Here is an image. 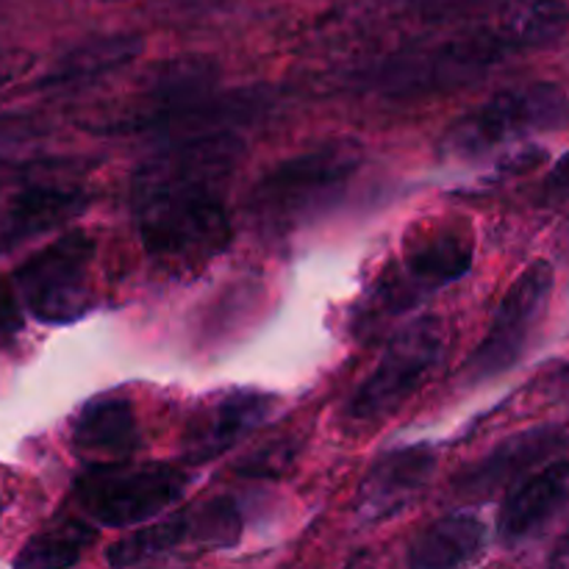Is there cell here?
Returning a JSON list of instances; mask_svg holds the SVG:
<instances>
[{
    "label": "cell",
    "instance_id": "cell-1",
    "mask_svg": "<svg viewBox=\"0 0 569 569\" xmlns=\"http://www.w3.org/2000/svg\"><path fill=\"white\" fill-rule=\"evenodd\" d=\"M239 156L237 133L200 131L167 144L139 167L133 200L148 256L170 267H194L231 242L222 187Z\"/></svg>",
    "mask_w": 569,
    "mask_h": 569
},
{
    "label": "cell",
    "instance_id": "cell-2",
    "mask_svg": "<svg viewBox=\"0 0 569 569\" xmlns=\"http://www.w3.org/2000/svg\"><path fill=\"white\" fill-rule=\"evenodd\" d=\"M569 28L565 0H526L509 14L465 28L448 39L387 61L370 76V87L389 98H422L470 83L515 56L559 42Z\"/></svg>",
    "mask_w": 569,
    "mask_h": 569
},
{
    "label": "cell",
    "instance_id": "cell-3",
    "mask_svg": "<svg viewBox=\"0 0 569 569\" xmlns=\"http://www.w3.org/2000/svg\"><path fill=\"white\" fill-rule=\"evenodd\" d=\"M217 78L220 67L203 56L159 61L128 92L103 106L89 120V131L103 137H137L192 122L194 114L209 106Z\"/></svg>",
    "mask_w": 569,
    "mask_h": 569
},
{
    "label": "cell",
    "instance_id": "cell-4",
    "mask_svg": "<svg viewBox=\"0 0 569 569\" xmlns=\"http://www.w3.org/2000/svg\"><path fill=\"white\" fill-rule=\"evenodd\" d=\"M359 164L361 153L350 142L303 150L256 181L248 198L250 217L270 231H289L342 194Z\"/></svg>",
    "mask_w": 569,
    "mask_h": 569
},
{
    "label": "cell",
    "instance_id": "cell-5",
    "mask_svg": "<svg viewBox=\"0 0 569 569\" xmlns=\"http://www.w3.org/2000/svg\"><path fill=\"white\" fill-rule=\"evenodd\" d=\"M569 126V94L559 83L533 81L500 89L481 106L467 111L442 139V153L456 161H472L506 144L561 131Z\"/></svg>",
    "mask_w": 569,
    "mask_h": 569
},
{
    "label": "cell",
    "instance_id": "cell-6",
    "mask_svg": "<svg viewBox=\"0 0 569 569\" xmlns=\"http://www.w3.org/2000/svg\"><path fill=\"white\" fill-rule=\"evenodd\" d=\"M442 345L445 333L437 317H422L406 326L383 350L376 370L353 389L345 403V420L353 426H372L398 415L437 370Z\"/></svg>",
    "mask_w": 569,
    "mask_h": 569
},
{
    "label": "cell",
    "instance_id": "cell-7",
    "mask_svg": "<svg viewBox=\"0 0 569 569\" xmlns=\"http://www.w3.org/2000/svg\"><path fill=\"white\" fill-rule=\"evenodd\" d=\"M187 489V476L172 465H126L109 461L81 472L76 500L94 526H142L176 503Z\"/></svg>",
    "mask_w": 569,
    "mask_h": 569
},
{
    "label": "cell",
    "instance_id": "cell-8",
    "mask_svg": "<svg viewBox=\"0 0 569 569\" xmlns=\"http://www.w3.org/2000/svg\"><path fill=\"white\" fill-rule=\"evenodd\" d=\"M94 259L92 237L72 231L33 253L14 272V289L22 306L48 326H61L87 315L89 267Z\"/></svg>",
    "mask_w": 569,
    "mask_h": 569
},
{
    "label": "cell",
    "instance_id": "cell-9",
    "mask_svg": "<svg viewBox=\"0 0 569 569\" xmlns=\"http://www.w3.org/2000/svg\"><path fill=\"white\" fill-rule=\"evenodd\" d=\"M553 292V267L550 261L537 259L522 270V276L511 283L506 298L500 300L487 337L467 361V376L472 381L495 378L509 370L526 350L528 337L548 309Z\"/></svg>",
    "mask_w": 569,
    "mask_h": 569
},
{
    "label": "cell",
    "instance_id": "cell-10",
    "mask_svg": "<svg viewBox=\"0 0 569 569\" xmlns=\"http://www.w3.org/2000/svg\"><path fill=\"white\" fill-rule=\"evenodd\" d=\"M569 515V459L545 465L509 492L498 515V537L506 548H520L545 537Z\"/></svg>",
    "mask_w": 569,
    "mask_h": 569
},
{
    "label": "cell",
    "instance_id": "cell-11",
    "mask_svg": "<svg viewBox=\"0 0 569 569\" xmlns=\"http://www.w3.org/2000/svg\"><path fill=\"white\" fill-rule=\"evenodd\" d=\"M437 470V453L428 445L392 450L372 465L356 495V515L367 526H381L409 509Z\"/></svg>",
    "mask_w": 569,
    "mask_h": 569
},
{
    "label": "cell",
    "instance_id": "cell-12",
    "mask_svg": "<svg viewBox=\"0 0 569 569\" xmlns=\"http://www.w3.org/2000/svg\"><path fill=\"white\" fill-rule=\"evenodd\" d=\"M276 409V398L264 392H228L209 406L194 411L183 428L181 453L192 465H206L226 456L233 445L242 442L250 431L267 420Z\"/></svg>",
    "mask_w": 569,
    "mask_h": 569
},
{
    "label": "cell",
    "instance_id": "cell-13",
    "mask_svg": "<svg viewBox=\"0 0 569 569\" xmlns=\"http://www.w3.org/2000/svg\"><path fill=\"white\" fill-rule=\"evenodd\" d=\"M565 445L567 437L559 428H531V431L515 433L498 448L489 450L487 456H481L476 465L467 467L456 478V489L461 495H470V498L498 492V489L520 481L526 472L542 465L545 459H553Z\"/></svg>",
    "mask_w": 569,
    "mask_h": 569
},
{
    "label": "cell",
    "instance_id": "cell-14",
    "mask_svg": "<svg viewBox=\"0 0 569 569\" xmlns=\"http://www.w3.org/2000/svg\"><path fill=\"white\" fill-rule=\"evenodd\" d=\"M89 198L72 187H31L17 192L0 214V253L17 248L26 239L64 226L83 211Z\"/></svg>",
    "mask_w": 569,
    "mask_h": 569
},
{
    "label": "cell",
    "instance_id": "cell-15",
    "mask_svg": "<svg viewBox=\"0 0 569 569\" xmlns=\"http://www.w3.org/2000/svg\"><path fill=\"white\" fill-rule=\"evenodd\" d=\"M72 442L81 453L109 461H126L139 448V422L131 400L100 395L89 400L72 426Z\"/></svg>",
    "mask_w": 569,
    "mask_h": 569
},
{
    "label": "cell",
    "instance_id": "cell-16",
    "mask_svg": "<svg viewBox=\"0 0 569 569\" xmlns=\"http://www.w3.org/2000/svg\"><path fill=\"white\" fill-rule=\"evenodd\" d=\"M142 53V39L137 33H109L76 44L64 56L50 64V70L39 78V89H76L92 83L98 78L111 76L128 61Z\"/></svg>",
    "mask_w": 569,
    "mask_h": 569
},
{
    "label": "cell",
    "instance_id": "cell-17",
    "mask_svg": "<svg viewBox=\"0 0 569 569\" xmlns=\"http://www.w3.org/2000/svg\"><path fill=\"white\" fill-rule=\"evenodd\" d=\"M487 550V526L478 517L450 515L428 526L409 548V565L417 569L465 567Z\"/></svg>",
    "mask_w": 569,
    "mask_h": 569
},
{
    "label": "cell",
    "instance_id": "cell-18",
    "mask_svg": "<svg viewBox=\"0 0 569 569\" xmlns=\"http://www.w3.org/2000/svg\"><path fill=\"white\" fill-rule=\"evenodd\" d=\"M472 264V242L461 233L445 231L437 237H426L406 253L403 259V281L411 292H428L445 283H453L470 270Z\"/></svg>",
    "mask_w": 569,
    "mask_h": 569
},
{
    "label": "cell",
    "instance_id": "cell-19",
    "mask_svg": "<svg viewBox=\"0 0 569 569\" xmlns=\"http://www.w3.org/2000/svg\"><path fill=\"white\" fill-rule=\"evenodd\" d=\"M189 539H192V517H189V511H181V515L153 522V526H144L142 522V528L131 531L106 550V561L111 567L148 565V561L176 553Z\"/></svg>",
    "mask_w": 569,
    "mask_h": 569
},
{
    "label": "cell",
    "instance_id": "cell-20",
    "mask_svg": "<svg viewBox=\"0 0 569 569\" xmlns=\"http://www.w3.org/2000/svg\"><path fill=\"white\" fill-rule=\"evenodd\" d=\"M94 542V528L87 522H61L50 531L39 533L17 556V567H72L83 556V550Z\"/></svg>",
    "mask_w": 569,
    "mask_h": 569
},
{
    "label": "cell",
    "instance_id": "cell-21",
    "mask_svg": "<svg viewBox=\"0 0 569 569\" xmlns=\"http://www.w3.org/2000/svg\"><path fill=\"white\" fill-rule=\"evenodd\" d=\"M189 517H192V542L200 548H233L242 533V517L231 500H209L200 509L189 511Z\"/></svg>",
    "mask_w": 569,
    "mask_h": 569
},
{
    "label": "cell",
    "instance_id": "cell-22",
    "mask_svg": "<svg viewBox=\"0 0 569 569\" xmlns=\"http://www.w3.org/2000/svg\"><path fill=\"white\" fill-rule=\"evenodd\" d=\"M292 456H295L292 448L281 450L276 442H270V445H267V448L256 450V453L250 456L248 465H244L242 470L250 472V476H264V472L281 470V467L287 465L289 459H292Z\"/></svg>",
    "mask_w": 569,
    "mask_h": 569
},
{
    "label": "cell",
    "instance_id": "cell-23",
    "mask_svg": "<svg viewBox=\"0 0 569 569\" xmlns=\"http://www.w3.org/2000/svg\"><path fill=\"white\" fill-rule=\"evenodd\" d=\"M415 11L426 17H445V14H461V11L481 9V6L500 3V0H409Z\"/></svg>",
    "mask_w": 569,
    "mask_h": 569
},
{
    "label": "cell",
    "instance_id": "cell-24",
    "mask_svg": "<svg viewBox=\"0 0 569 569\" xmlns=\"http://www.w3.org/2000/svg\"><path fill=\"white\" fill-rule=\"evenodd\" d=\"M545 198L553 200V203H561V200H569V150L561 156L553 164V170L548 172L542 187Z\"/></svg>",
    "mask_w": 569,
    "mask_h": 569
},
{
    "label": "cell",
    "instance_id": "cell-25",
    "mask_svg": "<svg viewBox=\"0 0 569 569\" xmlns=\"http://www.w3.org/2000/svg\"><path fill=\"white\" fill-rule=\"evenodd\" d=\"M553 561H556V565H569V542L559 550V556H556Z\"/></svg>",
    "mask_w": 569,
    "mask_h": 569
},
{
    "label": "cell",
    "instance_id": "cell-26",
    "mask_svg": "<svg viewBox=\"0 0 569 569\" xmlns=\"http://www.w3.org/2000/svg\"><path fill=\"white\" fill-rule=\"evenodd\" d=\"M6 78V70H3V61H0V81H3Z\"/></svg>",
    "mask_w": 569,
    "mask_h": 569
},
{
    "label": "cell",
    "instance_id": "cell-27",
    "mask_svg": "<svg viewBox=\"0 0 569 569\" xmlns=\"http://www.w3.org/2000/svg\"><path fill=\"white\" fill-rule=\"evenodd\" d=\"M0 511H3V503H0Z\"/></svg>",
    "mask_w": 569,
    "mask_h": 569
}]
</instances>
